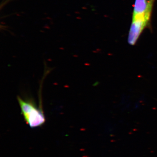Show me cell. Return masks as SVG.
Segmentation results:
<instances>
[{
  "mask_svg": "<svg viewBox=\"0 0 157 157\" xmlns=\"http://www.w3.org/2000/svg\"><path fill=\"white\" fill-rule=\"evenodd\" d=\"M17 100L21 115L29 126L34 128L42 126L45 123V117L42 106L38 107L31 99H24L17 96Z\"/></svg>",
  "mask_w": 157,
  "mask_h": 157,
  "instance_id": "obj_1",
  "label": "cell"
},
{
  "mask_svg": "<svg viewBox=\"0 0 157 157\" xmlns=\"http://www.w3.org/2000/svg\"><path fill=\"white\" fill-rule=\"evenodd\" d=\"M155 1L135 0L131 25L140 31L150 26Z\"/></svg>",
  "mask_w": 157,
  "mask_h": 157,
  "instance_id": "obj_2",
  "label": "cell"
}]
</instances>
